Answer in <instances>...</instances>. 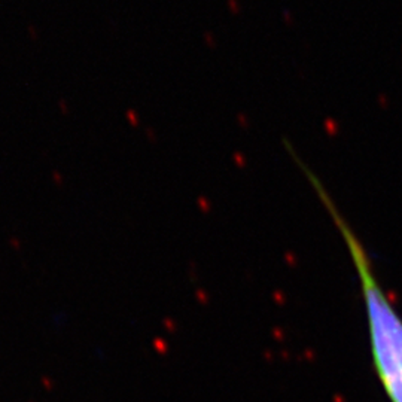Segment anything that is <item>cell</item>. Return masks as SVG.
<instances>
[{
  "label": "cell",
  "mask_w": 402,
  "mask_h": 402,
  "mask_svg": "<svg viewBox=\"0 0 402 402\" xmlns=\"http://www.w3.org/2000/svg\"><path fill=\"white\" fill-rule=\"evenodd\" d=\"M304 172L338 228L355 267L365 309L371 359L378 381L390 402H402V316L377 277L371 258L358 234L341 216L320 180L309 169Z\"/></svg>",
  "instance_id": "cell-1"
}]
</instances>
